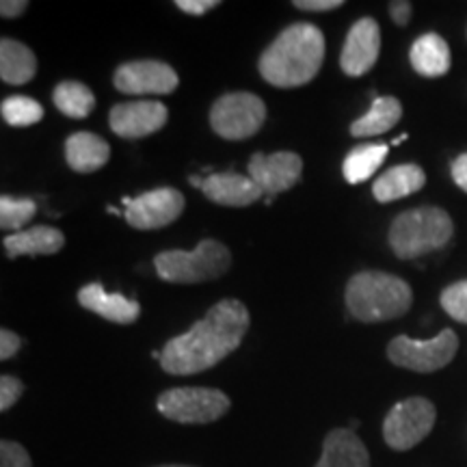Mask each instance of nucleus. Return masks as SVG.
Wrapping results in <instances>:
<instances>
[{
    "label": "nucleus",
    "instance_id": "obj_1",
    "mask_svg": "<svg viewBox=\"0 0 467 467\" xmlns=\"http://www.w3.org/2000/svg\"><path fill=\"white\" fill-rule=\"evenodd\" d=\"M251 325L249 309L238 299H223L208 309L182 336H175L161 350L162 370L189 377L210 370L241 347Z\"/></svg>",
    "mask_w": 467,
    "mask_h": 467
},
{
    "label": "nucleus",
    "instance_id": "obj_2",
    "mask_svg": "<svg viewBox=\"0 0 467 467\" xmlns=\"http://www.w3.org/2000/svg\"><path fill=\"white\" fill-rule=\"evenodd\" d=\"M325 35L318 26L296 22L262 52L258 69L268 85L292 89L312 83L323 67Z\"/></svg>",
    "mask_w": 467,
    "mask_h": 467
},
{
    "label": "nucleus",
    "instance_id": "obj_3",
    "mask_svg": "<svg viewBox=\"0 0 467 467\" xmlns=\"http://www.w3.org/2000/svg\"><path fill=\"white\" fill-rule=\"evenodd\" d=\"M344 301L350 317L361 323H383L400 318L413 303V292L405 279L381 271H361L347 284Z\"/></svg>",
    "mask_w": 467,
    "mask_h": 467
},
{
    "label": "nucleus",
    "instance_id": "obj_4",
    "mask_svg": "<svg viewBox=\"0 0 467 467\" xmlns=\"http://www.w3.org/2000/svg\"><path fill=\"white\" fill-rule=\"evenodd\" d=\"M454 225L451 214L437 206H422L399 214L389 225L388 241L400 260H416L420 255L446 247Z\"/></svg>",
    "mask_w": 467,
    "mask_h": 467
},
{
    "label": "nucleus",
    "instance_id": "obj_5",
    "mask_svg": "<svg viewBox=\"0 0 467 467\" xmlns=\"http://www.w3.org/2000/svg\"><path fill=\"white\" fill-rule=\"evenodd\" d=\"M232 266V254L223 243L206 238L192 251L169 249L154 258V268L169 284H200L225 275Z\"/></svg>",
    "mask_w": 467,
    "mask_h": 467
},
{
    "label": "nucleus",
    "instance_id": "obj_6",
    "mask_svg": "<svg viewBox=\"0 0 467 467\" xmlns=\"http://www.w3.org/2000/svg\"><path fill=\"white\" fill-rule=\"evenodd\" d=\"M232 400L213 388H173L159 396V411L178 424H210L230 411Z\"/></svg>",
    "mask_w": 467,
    "mask_h": 467
},
{
    "label": "nucleus",
    "instance_id": "obj_7",
    "mask_svg": "<svg viewBox=\"0 0 467 467\" xmlns=\"http://www.w3.org/2000/svg\"><path fill=\"white\" fill-rule=\"evenodd\" d=\"M266 121V104L255 93H225L210 110V126L227 141L254 137Z\"/></svg>",
    "mask_w": 467,
    "mask_h": 467
},
{
    "label": "nucleus",
    "instance_id": "obj_8",
    "mask_svg": "<svg viewBox=\"0 0 467 467\" xmlns=\"http://www.w3.org/2000/svg\"><path fill=\"white\" fill-rule=\"evenodd\" d=\"M437 409L429 399L411 396L389 409L383 422V437L392 451L405 452L416 448L433 431Z\"/></svg>",
    "mask_w": 467,
    "mask_h": 467
},
{
    "label": "nucleus",
    "instance_id": "obj_9",
    "mask_svg": "<svg viewBox=\"0 0 467 467\" xmlns=\"http://www.w3.org/2000/svg\"><path fill=\"white\" fill-rule=\"evenodd\" d=\"M459 350V337L452 329H443L433 340H413L399 336L388 344V358L392 364L413 372H437L454 359Z\"/></svg>",
    "mask_w": 467,
    "mask_h": 467
},
{
    "label": "nucleus",
    "instance_id": "obj_10",
    "mask_svg": "<svg viewBox=\"0 0 467 467\" xmlns=\"http://www.w3.org/2000/svg\"><path fill=\"white\" fill-rule=\"evenodd\" d=\"M124 219L134 230H159L173 223L184 213V195L180 191L165 186L143 192L139 197H124Z\"/></svg>",
    "mask_w": 467,
    "mask_h": 467
},
{
    "label": "nucleus",
    "instance_id": "obj_11",
    "mask_svg": "<svg viewBox=\"0 0 467 467\" xmlns=\"http://www.w3.org/2000/svg\"><path fill=\"white\" fill-rule=\"evenodd\" d=\"M249 178L260 186L262 192L268 195L266 203L277 192L290 191L299 182L303 173V159L295 151H275V154H258L251 156L249 161Z\"/></svg>",
    "mask_w": 467,
    "mask_h": 467
},
{
    "label": "nucleus",
    "instance_id": "obj_12",
    "mask_svg": "<svg viewBox=\"0 0 467 467\" xmlns=\"http://www.w3.org/2000/svg\"><path fill=\"white\" fill-rule=\"evenodd\" d=\"M113 83L121 93L130 96H145V93L165 96L178 89L180 78L175 69L162 61H130L117 67Z\"/></svg>",
    "mask_w": 467,
    "mask_h": 467
},
{
    "label": "nucleus",
    "instance_id": "obj_13",
    "mask_svg": "<svg viewBox=\"0 0 467 467\" xmlns=\"http://www.w3.org/2000/svg\"><path fill=\"white\" fill-rule=\"evenodd\" d=\"M169 110L159 100H137L115 104L109 113V124L117 137L143 139L165 128Z\"/></svg>",
    "mask_w": 467,
    "mask_h": 467
},
{
    "label": "nucleus",
    "instance_id": "obj_14",
    "mask_svg": "<svg viewBox=\"0 0 467 467\" xmlns=\"http://www.w3.org/2000/svg\"><path fill=\"white\" fill-rule=\"evenodd\" d=\"M381 52V28L372 17H361L350 26L340 55L342 72L350 78H359L375 67Z\"/></svg>",
    "mask_w": 467,
    "mask_h": 467
},
{
    "label": "nucleus",
    "instance_id": "obj_15",
    "mask_svg": "<svg viewBox=\"0 0 467 467\" xmlns=\"http://www.w3.org/2000/svg\"><path fill=\"white\" fill-rule=\"evenodd\" d=\"M191 184L202 189L203 195H206L213 203H219V206L244 208L262 200V195H265L254 180L234 171L210 173L208 178L191 175Z\"/></svg>",
    "mask_w": 467,
    "mask_h": 467
},
{
    "label": "nucleus",
    "instance_id": "obj_16",
    "mask_svg": "<svg viewBox=\"0 0 467 467\" xmlns=\"http://www.w3.org/2000/svg\"><path fill=\"white\" fill-rule=\"evenodd\" d=\"M78 303L89 312L117 325H132L141 314V306L124 295H109L102 284H87L78 290Z\"/></svg>",
    "mask_w": 467,
    "mask_h": 467
},
{
    "label": "nucleus",
    "instance_id": "obj_17",
    "mask_svg": "<svg viewBox=\"0 0 467 467\" xmlns=\"http://www.w3.org/2000/svg\"><path fill=\"white\" fill-rule=\"evenodd\" d=\"M317 467H370V452L355 431L334 429L325 437Z\"/></svg>",
    "mask_w": 467,
    "mask_h": 467
},
{
    "label": "nucleus",
    "instance_id": "obj_18",
    "mask_svg": "<svg viewBox=\"0 0 467 467\" xmlns=\"http://www.w3.org/2000/svg\"><path fill=\"white\" fill-rule=\"evenodd\" d=\"M3 244L11 260L17 258V255H52L63 249L66 236L57 227L37 225L17 234H9V236H5Z\"/></svg>",
    "mask_w": 467,
    "mask_h": 467
},
{
    "label": "nucleus",
    "instance_id": "obj_19",
    "mask_svg": "<svg viewBox=\"0 0 467 467\" xmlns=\"http://www.w3.org/2000/svg\"><path fill=\"white\" fill-rule=\"evenodd\" d=\"M426 184V173L422 167L407 162V165L392 167L389 171H385L381 178L372 184V195L377 202L389 203L399 202L402 197L413 195L420 189H424Z\"/></svg>",
    "mask_w": 467,
    "mask_h": 467
},
{
    "label": "nucleus",
    "instance_id": "obj_20",
    "mask_svg": "<svg viewBox=\"0 0 467 467\" xmlns=\"http://www.w3.org/2000/svg\"><path fill=\"white\" fill-rule=\"evenodd\" d=\"M110 148L93 132H76L66 141V161L76 173H93L109 162Z\"/></svg>",
    "mask_w": 467,
    "mask_h": 467
},
{
    "label": "nucleus",
    "instance_id": "obj_21",
    "mask_svg": "<svg viewBox=\"0 0 467 467\" xmlns=\"http://www.w3.org/2000/svg\"><path fill=\"white\" fill-rule=\"evenodd\" d=\"M409 61L424 78H440L451 69L452 57L446 39L440 37L437 33H426L413 42Z\"/></svg>",
    "mask_w": 467,
    "mask_h": 467
},
{
    "label": "nucleus",
    "instance_id": "obj_22",
    "mask_svg": "<svg viewBox=\"0 0 467 467\" xmlns=\"http://www.w3.org/2000/svg\"><path fill=\"white\" fill-rule=\"evenodd\" d=\"M37 72V58L33 50L16 39L0 42V78L7 85H26Z\"/></svg>",
    "mask_w": 467,
    "mask_h": 467
},
{
    "label": "nucleus",
    "instance_id": "obj_23",
    "mask_svg": "<svg viewBox=\"0 0 467 467\" xmlns=\"http://www.w3.org/2000/svg\"><path fill=\"white\" fill-rule=\"evenodd\" d=\"M402 117V104L392 96L377 98L372 102L370 110L366 115H361L359 119H355L350 124V134L355 139H368L377 137V134H383L399 124Z\"/></svg>",
    "mask_w": 467,
    "mask_h": 467
},
{
    "label": "nucleus",
    "instance_id": "obj_24",
    "mask_svg": "<svg viewBox=\"0 0 467 467\" xmlns=\"http://www.w3.org/2000/svg\"><path fill=\"white\" fill-rule=\"evenodd\" d=\"M388 151L389 145L385 143H366L350 150L348 156L342 162L344 180H347L348 184H361L366 182V180H370L377 169L383 165Z\"/></svg>",
    "mask_w": 467,
    "mask_h": 467
},
{
    "label": "nucleus",
    "instance_id": "obj_25",
    "mask_svg": "<svg viewBox=\"0 0 467 467\" xmlns=\"http://www.w3.org/2000/svg\"><path fill=\"white\" fill-rule=\"evenodd\" d=\"M52 98H55V107L72 119H85L96 109L93 91L83 83H76V80H66V83L57 85Z\"/></svg>",
    "mask_w": 467,
    "mask_h": 467
},
{
    "label": "nucleus",
    "instance_id": "obj_26",
    "mask_svg": "<svg viewBox=\"0 0 467 467\" xmlns=\"http://www.w3.org/2000/svg\"><path fill=\"white\" fill-rule=\"evenodd\" d=\"M0 113H3L5 124L14 128H26L39 124L44 119V107L37 100L26 96H11L0 104Z\"/></svg>",
    "mask_w": 467,
    "mask_h": 467
},
{
    "label": "nucleus",
    "instance_id": "obj_27",
    "mask_svg": "<svg viewBox=\"0 0 467 467\" xmlns=\"http://www.w3.org/2000/svg\"><path fill=\"white\" fill-rule=\"evenodd\" d=\"M37 213V203L33 200H16V197H0V227L3 230H22Z\"/></svg>",
    "mask_w": 467,
    "mask_h": 467
},
{
    "label": "nucleus",
    "instance_id": "obj_28",
    "mask_svg": "<svg viewBox=\"0 0 467 467\" xmlns=\"http://www.w3.org/2000/svg\"><path fill=\"white\" fill-rule=\"evenodd\" d=\"M441 307L448 317L467 325V279L448 285L441 292Z\"/></svg>",
    "mask_w": 467,
    "mask_h": 467
},
{
    "label": "nucleus",
    "instance_id": "obj_29",
    "mask_svg": "<svg viewBox=\"0 0 467 467\" xmlns=\"http://www.w3.org/2000/svg\"><path fill=\"white\" fill-rule=\"evenodd\" d=\"M0 467H33L26 448L17 441H0Z\"/></svg>",
    "mask_w": 467,
    "mask_h": 467
},
{
    "label": "nucleus",
    "instance_id": "obj_30",
    "mask_svg": "<svg viewBox=\"0 0 467 467\" xmlns=\"http://www.w3.org/2000/svg\"><path fill=\"white\" fill-rule=\"evenodd\" d=\"M25 394V383L17 377L3 375L0 377V411H9Z\"/></svg>",
    "mask_w": 467,
    "mask_h": 467
},
{
    "label": "nucleus",
    "instance_id": "obj_31",
    "mask_svg": "<svg viewBox=\"0 0 467 467\" xmlns=\"http://www.w3.org/2000/svg\"><path fill=\"white\" fill-rule=\"evenodd\" d=\"M22 348V337L14 334V331L3 329L0 331V359L7 361L11 358H16L17 350Z\"/></svg>",
    "mask_w": 467,
    "mask_h": 467
},
{
    "label": "nucleus",
    "instance_id": "obj_32",
    "mask_svg": "<svg viewBox=\"0 0 467 467\" xmlns=\"http://www.w3.org/2000/svg\"><path fill=\"white\" fill-rule=\"evenodd\" d=\"M175 7L182 9L184 14L189 16H203L208 14L210 9L219 7V0H178Z\"/></svg>",
    "mask_w": 467,
    "mask_h": 467
},
{
    "label": "nucleus",
    "instance_id": "obj_33",
    "mask_svg": "<svg viewBox=\"0 0 467 467\" xmlns=\"http://www.w3.org/2000/svg\"><path fill=\"white\" fill-rule=\"evenodd\" d=\"M296 9L301 11H331L342 7V0H295Z\"/></svg>",
    "mask_w": 467,
    "mask_h": 467
},
{
    "label": "nucleus",
    "instance_id": "obj_34",
    "mask_svg": "<svg viewBox=\"0 0 467 467\" xmlns=\"http://www.w3.org/2000/svg\"><path fill=\"white\" fill-rule=\"evenodd\" d=\"M411 3H407V0H394V3H389V16H392V20L399 26H407V22L411 20Z\"/></svg>",
    "mask_w": 467,
    "mask_h": 467
},
{
    "label": "nucleus",
    "instance_id": "obj_35",
    "mask_svg": "<svg viewBox=\"0 0 467 467\" xmlns=\"http://www.w3.org/2000/svg\"><path fill=\"white\" fill-rule=\"evenodd\" d=\"M26 9H28L26 0H3V3H0V16L7 17V20L20 17Z\"/></svg>",
    "mask_w": 467,
    "mask_h": 467
},
{
    "label": "nucleus",
    "instance_id": "obj_36",
    "mask_svg": "<svg viewBox=\"0 0 467 467\" xmlns=\"http://www.w3.org/2000/svg\"><path fill=\"white\" fill-rule=\"evenodd\" d=\"M452 180L457 182L459 189L467 192V151L452 162Z\"/></svg>",
    "mask_w": 467,
    "mask_h": 467
},
{
    "label": "nucleus",
    "instance_id": "obj_37",
    "mask_svg": "<svg viewBox=\"0 0 467 467\" xmlns=\"http://www.w3.org/2000/svg\"><path fill=\"white\" fill-rule=\"evenodd\" d=\"M402 141H407V134H400L399 139H394V141H392V148H396V145L402 143Z\"/></svg>",
    "mask_w": 467,
    "mask_h": 467
},
{
    "label": "nucleus",
    "instance_id": "obj_38",
    "mask_svg": "<svg viewBox=\"0 0 467 467\" xmlns=\"http://www.w3.org/2000/svg\"><path fill=\"white\" fill-rule=\"evenodd\" d=\"M107 213H110V214H119V208H115V206H109V208H107Z\"/></svg>",
    "mask_w": 467,
    "mask_h": 467
},
{
    "label": "nucleus",
    "instance_id": "obj_39",
    "mask_svg": "<svg viewBox=\"0 0 467 467\" xmlns=\"http://www.w3.org/2000/svg\"><path fill=\"white\" fill-rule=\"evenodd\" d=\"M159 467H192V465H159Z\"/></svg>",
    "mask_w": 467,
    "mask_h": 467
}]
</instances>
